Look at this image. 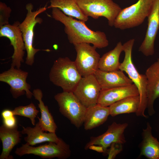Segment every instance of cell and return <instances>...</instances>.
Wrapping results in <instances>:
<instances>
[{
    "label": "cell",
    "instance_id": "7c38bea8",
    "mask_svg": "<svg viewBox=\"0 0 159 159\" xmlns=\"http://www.w3.org/2000/svg\"><path fill=\"white\" fill-rule=\"evenodd\" d=\"M101 90L99 83L93 74L82 77L73 93L87 108L97 104Z\"/></svg>",
    "mask_w": 159,
    "mask_h": 159
},
{
    "label": "cell",
    "instance_id": "cb8c5ba5",
    "mask_svg": "<svg viewBox=\"0 0 159 159\" xmlns=\"http://www.w3.org/2000/svg\"><path fill=\"white\" fill-rule=\"evenodd\" d=\"M47 8H57L66 15L87 21L88 17L83 13L74 0H50Z\"/></svg>",
    "mask_w": 159,
    "mask_h": 159
},
{
    "label": "cell",
    "instance_id": "484cf974",
    "mask_svg": "<svg viewBox=\"0 0 159 159\" xmlns=\"http://www.w3.org/2000/svg\"><path fill=\"white\" fill-rule=\"evenodd\" d=\"M12 111L14 115H19L28 118L30 120L32 125H35V118L39 111L37 109L32 102L26 106H19L16 107Z\"/></svg>",
    "mask_w": 159,
    "mask_h": 159
},
{
    "label": "cell",
    "instance_id": "f546056e",
    "mask_svg": "<svg viewBox=\"0 0 159 159\" xmlns=\"http://www.w3.org/2000/svg\"><path fill=\"white\" fill-rule=\"evenodd\" d=\"M2 119H5L13 116H15L12 110L6 109L3 110L1 113Z\"/></svg>",
    "mask_w": 159,
    "mask_h": 159
},
{
    "label": "cell",
    "instance_id": "277c9868",
    "mask_svg": "<svg viewBox=\"0 0 159 159\" xmlns=\"http://www.w3.org/2000/svg\"><path fill=\"white\" fill-rule=\"evenodd\" d=\"M26 8L27 13L23 21L19 23V26L24 41L27 55L25 63L32 66L34 62V56L41 49H35L33 46L34 27L37 24H41L43 20L37 16L45 11L47 8L46 6L33 11V6L32 4H26Z\"/></svg>",
    "mask_w": 159,
    "mask_h": 159
},
{
    "label": "cell",
    "instance_id": "5b68a950",
    "mask_svg": "<svg viewBox=\"0 0 159 159\" xmlns=\"http://www.w3.org/2000/svg\"><path fill=\"white\" fill-rule=\"evenodd\" d=\"M153 0H138L135 3L122 9L114 23L115 28L124 30L139 26L147 18Z\"/></svg>",
    "mask_w": 159,
    "mask_h": 159
},
{
    "label": "cell",
    "instance_id": "4316f807",
    "mask_svg": "<svg viewBox=\"0 0 159 159\" xmlns=\"http://www.w3.org/2000/svg\"><path fill=\"white\" fill-rule=\"evenodd\" d=\"M11 8L5 3L0 2V27L9 24Z\"/></svg>",
    "mask_w": 159,
    "mask_h": 159
},
{
    "label": "cell",
    "instance_id": "2e32d148",
    "mask_svg": "<svg viewBox=\"0 0 159 159\" xmlns=\"http://www.w3.org/2000/svg\"><path fill=\"white\" fill-rule=\"evenodd\" d=\"M137 95H139V93L137 87L133 84L101 90L97 104L104 106H109L125 98Z\"/></svg>",
    "mask_w": 159,
    "mask_h": 159
},
{
    "label": "cell",
    "instance_id": "1f68e13d",
    "mask_svg": "<svg viewBox=\"0 0 159 159\" xmlns=\"http://www.w3.org/2000/svg\"><path fill=\"white\" fill-rule=\"evenodd\" d=\"M53 47L55 49L57 50L58 48V46L57 45L55 44L53 46Z\"/></svg>",
    "mask_w": 159,
    "mask_h": 159
},
{
    "label": "cell",
    "instance_id": "ffe728a7",
    "mask_svg": "<svg viewBox=\"0 0 159 159\" xmlns=\"http://www.w3.org/2000/svg\"><path fill=\"white\" fill-rule=\"evenodd\" d=\"M110 115L109 106L97 104L87 109L83 124L86 130H92L103 124Z\"/></svg>",
    "mask_w": 159,
    "mask_h": 159
},
{
    "label": "cell",
    "instance_id": "44dd1931",
    "mask_svg": "<svg viewBox=\"0 0 159 159\" xmlns=\"http://www.w3.org/2000/svg\"><path fill=\"white\" fill-rule=\"evenodd\" d=\"M142 140L140 144V156L149 159H159V142L153 136L152 127L149 122L145 128L143 130Z\"/></svg>",
    "mask_w": 159,
    "mask_h": 159
},
{
    "label": "cell",
    "instance_id": "8992f818",
    "mask_svg": "<svg viewBox=\"0 0 159 159\" xmlns=\"http://www.w3.org/2000/svg\"><path fill=\"white\" fill-rule=\"evenodd\" d=\"M83 13L95 19L104 17L110 26L122 9L112 0H74Z\"/></svg>",
    "mask_w": 159,
    "mask_h": 159
},
{
    "label": "cell",
    "instance_id": "30bf717a",
    "mask_svg": "<svg viewBox=\"0 0 159 159\" xmlns=\"http://www.w3.org/2000/svg\"><path fill=\"white\" fill-rule=\"evenodd\" d=\"M28 73L20 69L11 67L0 74V81L10 86V91L13 97L17 99L25 94L28 99L33 96L30 85L26 82Z\"/></svg>",
    "mask_w": 159,
    "mask_h": 159
},
{
    "label": "cell",
    "instance_id": "9c48e42d",
    "mask_svg": "<svg viewBox=\"0 0 159 159\" xmlns=\"http://www.w3.org/2000/svg\"><path fill=\"white\" fill-rule=\"evenodd\" d=\"M77 55L74 61L76 67L82 77L94 74L98 69L100 56L97 48L90 44H74Z\"/></svg>",
    "mask_w": 159,
    "mask_h": 159
},
{
    "label": "cell",
    "instance_id": "83f0119b",
    "mask_svg": "<svg viewBox=\"0 0 159 159\" xmlns=\"http://www.w3.org/2000/svg\"><path fill=\"white\" fill-rule=\"evenodd\" d=\"M122 144L113 143H112L107 150L106 155H108V159H113L122 150Z\"/></svg>",
    "mask_w": 159,
    "mask_h": 159
},
{
    "label": "cell",
    "instance_id": "7a4b0ae2",
    "mask_svg": "<svg viewBox=\"0 0 159 159\" xmlns=\"http://www.w3.org/2000/svg\"><path fill=\"white\" fill-rule=\"evenodd\" d=\"M135 42V39H132L123 44L125 56L119 69L126 73L138 90L140 102L135 113L136 115L147 118L148 116L145 114V111L147 108L148 104L147 80L145 74H140L132 62V51Z\"/></svg>",
    "mask_w": 159,
    "mask_h": 159
},
{
    "label": "cell",
    "instance_id": "e0dca14e",
    "mask_svg": "<svg viewBox=\"0 0 159 159\" xmlns=\"http://www.w3.org/2000/svg\"><path fill=\"white\" fill-rule=\"evenodd\" d=\"M94 75L102 90L133 84L129 78L125 75L123 72L119 69L105 72L98 69Z\"/></svg>",
    "mask_w": 159,
    "mask_h": 159
},
{
    "label": "cell",
    "instance_id": "ac0fdd59",
    "mask_svg": "<svg viewBox=\"0 0 159 159\" xmlns=\"http://www.w3.org/2000/svg\"><path fill=\"white\" fill-rule=\"evenodd\" d=\"M17 125L9 128L3 124L0 127V139L2 144V150L0 159H13L10 153L14 147L21 142V133L18 131Z\"/></svg>",
    "mask_w": 159,
    "mask_h": 159
},
{
    "label": "cell",
    "instance_id": "d6986e66",
    "mask_svg": "<svg viewBox=\"0 0 159 159\" xmlns=\"http://www.w3.org/2000/svg\"><path fill=\"white\" fill-rule=\"evenodd\" d=\"M21 131L22 134H26L24 140L28 144L34 146L37 144L44 142L57 143L60 138L58 137L55 133L44 132L38 122L34 127L22 126Z\"/></svg>",
    "mask_w": 159,
    "mask_h": 159
},
{
    "label": "cell",
    "instance_id": "52a82bcc",
    "mask_svg": "<svg viewBox=\"0 0 159 159\" xmlns=\"http://www.w3.org/2000/svg\"><path fill=\"white\" fill-rule=\"evenodd\" d=\"M15 153L19 156L26 154H33L42 158H57L66 159L71 155L69 145L62 139L57 143L49 142L48 143L35 147L26 143L16 149Z\"/></svg>",
    "mask_w": 159,
    "mask_h": 159
},
{
    "label": "cell",
    "instance_id": "6da1fadb",
    "mask_svg": "<svg viewBox=\"0 0 159 159\" xmlns=\"http://www.w3.org/2000/svg\"><path fill=\"white\" fill-rule=\"evenodd\" d=\"M52 9V17L64 25V32L70 43L91 44L99 49L108 45L109 41L104 32L93 31L87 26L85 21L67 16L57 8Z\"/></svg>",
    "mask_w": 159,
    "mask_h": 159
},
{
    "label": "cell",
    "instance_id": "ba28073f",
    "mask_svg": "<svg viewBox=\"0 0 159 159\" xmlns=\"http://www.w3.org/2000/svg\"><path fill=\"white\" fill-rule=\"evenodd\" d=\"M61 113L76 127L83 124L87 108L72 92L63 91L54 96Z\"/></svg>",
    "mask_w": 159,
    "mask_h": 159
},
{
    "label": "cell",
    "instance_id": "d4e9b609",
    "mask_svg": "<svg viewBox=\"0 0 159 159\" xmlns=\"http://www.w3.org/2000/svg\"><path fill=\"white\" fill-rule=\"evenodd\" d=\"M140 102L139 95L123 98L109 106L110 115L114 117L121 114L135 113L139 108Z\"/></svg>",
    "mask_w": 159,
    "mask_h": 159
},
{
    "label": "cell",
    "instance_id": "9a60e30c",
    "mask_svg": "<svg viewBox=\"0 0 159 159\" xmlns=\"http://www.w3.org/2000/svg\"><path fill=\"white\" fill-rule=\"evenodd\" d=\"M145 74L147 80L148 112L149 116H152L155 113L154 102L159 97V58L148 68Z\"/></svg>",
    "mask_w": 159,
    "mask_h": 159
},
{
    "label": "cell",
    "instance_id": "7402d4cb",
    "mask_svg": "<svg viewBox=\"0 0 159 159\" xmlns=\"http://www.w3.org/2000/svg\"><path fill=\"white\" fill-rule=\"evenodd\" d=\"M32 92L35 99L39 102L38 105L41 115L40 118H37L41 126L45 132L55 133L57 126L48 106L45 105L42 100L43 95L42 90L38 88L34 89Z\"/></svg>",
    "mask_w": 159,
    "mask_h": 159
},
{
    "label": "cell",
    "instance_id": "8fae6325",
    "mask_svg": "<svg viewBox=\"0 0 159 159\" xmlns=\"http://www.w3.org/2000/svg\"><path fill=\"white\" fill-rule=\"evenodd\" d=\"M19 23L17 21L12 24H8L0 27V37L8 38L14 49L11 67L18 69L20 68L21 63L24 62V57L26 50L22 34L19 26Z\"/></svg>",
    "mask_w": 159,
    "mask_h": 159
},
{
    "label": "cell",
    "instance_id": "603a6c76",
    "mask_svg": "<svg viewBox=\"0 0 159 159\" xmlns=\"http://www.w3.org/2000/svg\"><path fill=\"white\" fill-rule=\"evenodd\" d=\"M123 51V44L119 42L113 49L104 54L100 57L98 69L105 72L119 70L120 64L119 62L120 57Z\"/></svg>",
    "mask_w": 159,
    "mask_h": 159
},
{
    "label": "cell",
    "instance_id": "5bb4252c",
    "mask_svg": "<svg viewBox=\"0 0 159 159\" xmlns=\"http://www.w3.org/2000/svg\"><path fill=\"white\" fill-rule=\"evenodd\" d=\"M148 27L145 37L139 51L145 56L153 55L154 42L159 29V0H153L148 17Z\"/></svg>",
    "mask_w": 159,
    "mask_h": 159
},
{
    "label": "cell",
    "instance_id": "f1b7e54d",
    "mask_svg": "<svg viewBox=\"0 0 159 159\" xmlns=\"http://www.w3.org/2000/svg\"><path fill=\"white\" fill-rule=\"evenodd\" d=\"M3 124L6 127L12 128L17 126V121L14 116L3 119Z\"/></svg>",
    "mask_w": 159,
    "mask_h": 159
},
{
    "label": "cell",
    "instance_id": "4dcf8cb0",
    "mask_svg": "<svg viewBox=\"0 0 159 159\" xmlns=\"http://www.w3.org/2000/svg\"><path fill=\"white\" fill-rule=\"evenodd\" d=\"M88 149L95 150L100 153H104V150L103 148L101 146L97 145H91L89 147Z\"/></svg>",
    "mask_w": 159,
    "mask_h": 159
},
{
    "label": "cell",
    "instance_id": "4fadbf2b",
    "mask_svg": "<svg viewBox=\"0 0 159 159\" xmlns=\"http://www.w3.org/2000/svg\"><path fill=\"white\" fill-rule=\"evenodd\" d=\"M128 126L127 123L120 124L113 122L108 126L105 132L97 136L91 137L89 142L85 145V149H88L92 145H97L103 148V153L106 154L107 149L112 143L123 144L126 142L124 132Z\"/></svg>",
    "mask_w": 159,
    "mask_h": 159
},
{
    "label": "cell",
    "instance_id": "3957f363",
    "mask_svg": "<svg viewBox=\"0 0 159 159\" xmlns=\"http://www.w3.org/2000/svg\"><path fill=\"white\" fill-rule=\"evenodd\" d=\"M82 77L74 61L67 57L54 61L49 74L51 82L64 92H73Z\"/></svg>",
    "mask_w": 159,
    "mask_h": 159
}]
</instances>
